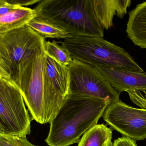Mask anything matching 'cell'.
Returning <instances> with one entry per match:
<instances>
[{
	"instance_id": "cell-20",
	"label": "cell",
	"mask_w": 146,
	"mask_h": 146,
	"mask_svg": "<svg viewBox=\"0 0 146 146\" xmlns=\"http://www.w3.org/2000/svg\"><path fill=\"white\" fill-rule=\"evenodd\" d=\"M111 146H138L136 141L130 138L123 136L114 141Z\"/></svg>"
},
{
	"instance_id": "cell-22",
	"label": "cell",
	"mask_w": 146,
	"mask_h": 146,
	"mask_svg": "<svg viewBox=\"0 0 146 146\" xmlns=\"http://www.w3.org/2000/svg\"><path fill=\"white\" fill-rule=\"evenodd\" d=\"M0 134H4L3 129L1 125H0Z\"/></svg>"
},
{
	"instance_id": "cell-13",
	"label": "cell",
	"mask_w": 146,
	"mask_h": 146,
	"mask_svg": "<svg viewBox=\"0 0 146 146\" xmlns=\"http://www.w3.org/2000/svg\"><path fill=\"white\" fill-rule=\"evenodd\" d=\"M36 16L33 9L16 6L12 10L0 14V34L27 25Z\"/></svg>"
},
{
	"instance_id": "cell-11",
	"label": "cell",
	"mask_w": 146,
	"mask_h": 146,
	"mask_svg": "<svg viewBox=\"0 0 146 146\" xmlns=\"http://www.w3.org/2000/svg\"><path fill=\"white\" fill-rule=\"evenodd\" d=\"M126 31L135 45L146 49V1L129 13Z\"/></svg>"
},
{
	"instance_id": "cell-19",
	"label": "cell",
	"mask_w": 146,
	"mask_h": 146,
	"mask_svg": "<svg viewBox=\"0 0 146 146\" xmlns=\"http://www.w3.org/2000/svg\"><path fill=\"white\" fill-rule=\"evenodd\" d=\"M127 93L133 103L139 106L141 109H146V98L140 91H128Z\"/></svg>"
},
{
	"instance_id": "cell-5",
	"label": "cell",
	"mask_w": 146,
	"mask_h": 146,
	"mask_svg": "<svg viewBox=\"0 0 146 146\" xmlns=\"http://www.w3.org/2000/svg\"><path fill=\"white\" fill-rule=\"evenodd\" d=\"M32 120L19 87L12 81L0 78V125L4 134L29 135Z\"/></svg>"
},
{
	"instance_id": "cell-16",
	"label": "cell",
	"mask_w": 146,
	"mask_h": 146,
	"mask_svg": "<svg viewBox=\"0 0 146 146\" xmlns=\"http://www.w3.org/2000/svg\"><path fill=\"white\" fill-rule=\"evenodd\" d=\"M44 49L45 55L57 62L64 66L68 67L73 61L71 54L68 50L57 42L45 41Z\"/></svg>"
},
{
	"instance_id": "cell-1",
	"label": "cell",
	"mask_w": 146,
	"mask_h": 146,
	"mask_svg": "<svg viewBox=\"0 0 146 146\" xmlns=\"http://www.w3.org/2000/svg\"><path fill=\"white\" fill-rule=\"evenodd\" d=\"M110 104L102 99L70 93L50 123L45 139L49 146H70L98 124Z\"/></svg>"
},
{
	"instance_id": "cell-9",
	"label": "cell",
	"mask_w": 146,
	"mask_h": 146,
	"mask_svg": "<svg viewBox=\"0 0 146 146\" xmlns=\"http://www.w3.org/2000/svg\"><path fill=\"white\" fill-rule=\"evenodd\" d=\"M94 67L119 93L128 91H146L145 72H133L104 66Z\"/></svg>"
},
{
	"instance_id": "cell-2",
	"label": "cell",
	"mask_w": 146,
	"mask_h": 146,
	"mask_svg": "<svg viewBox=\"0 0 146 146\" xmlns=\"http://www.w3.org/2000/svg\"><path fill=\"white\" fill-rule=\"evenodd\" d=\"M36 17L44 18L66 30L72 37H104L92 0H43L33 9Z\"/></svg>"
},
{
	"instance_id": "cell-8",
	"label": "cell",
	"mask_w": 146,
	"mask_h": 146,
	"mask_svg": "<svg viewBox=\"0 0 146 146\" xmlns=\"http://www.w3.org/2000/svg\"><path fill=\"white\" fill-rule=\"evenodd\" d=\"M0 41L6 46L10 55L13 81L21 62L36 50L42 47L45 40L26 25L0 34Z\"/></svg>"
},
{
	"instance_id": "cell-15",
	"label": "cell",
	"mask_w": 146,
	"mask_h": 146,
	"mask_svg": "<svg viewBox=\"0 0 146 146\" xmlns=\"http://www.w3.org/2000/svg\"><path fill=\"white\" fill-rule=\"evenodd\" d=\"M27 25L45 39L53 38L65 39L72 37L66 30L44 18L36 16Z\"/></svg>"
},
{
	"instance_id": "cell-10",
	"label": "cell",
	"mask_w": 146,
	"mask_h": 146,
	"mask_svg": "<svg viewBox=\"0 0 146 146\" xmlns=\"http://www.w3.org/2000/svg\"><path fill=\"white\" fill-rule=\"evenodd\" d=\"M96 18L104 29L108 30L113 25L114 16L123 19L131 6V0H92Z\"/></svg>"
},
{
	"instance_id": "cell-7",
	"label": "cell",
	"mask_w": 146,
	"mask_h": 146,
	"mask_svg": "<svg viewBox=\"0 0 146 146\" xmlns=\"http://www.w3.org/2000/svg\"><path fill=\"white\" fill-rule=\"evenodd\" d=\"M104 121L123 136L137 141L146 139V109L131 107L121 100L111 104L103 116Z\"/></svg>"
},
{
	"instance_id": "cell-14",
	"label": "cell",
	"mask_w": 146,
	"mask_h": 146,
	"mask_svg": "<svg viewBox=\"0 0 146 146\" xmlns=\"http://www.w3.org/2000/svg\"><path fill=\"white\" fill-rule=\"evenodd\" d=\"M112 129L104 124H97L81 138L77 146H111Z\"/></svg>"
},
{
	"instance_id": "cell-25",
	"label": "cell",
	"mask_w": 146,
	"mask_h": 146,
	"mask_svg": "<svg viewBox=\"0 0 146 146\" xmlns=\"http://www.w3.org/2000/svg\"></svg>"
},
{
	"instance_id": "cell-24",
	"label": "cell",
	"mask_w": 146,
	"mask_h": 146,
	"mask_svg": "<svg viewBox=\"0 0 146 146\" xmlns=\"http://www.w3.org/2000/svg\"><path fill=\"white\" fill-rule=\"evenodd\" d=\"M144 92H145V98H146V93L145 92V91Z\"/></svg>"
},
{
	"instance_id": "cell-23",
	"label": "cell",
	"mask_w": 146,
	"mask_h": 146,
	"mask_svg": "<svg viewBox=\"0 0 146 146\" xmlns=\"http://www.w3.org/2000/svg\"><path fill=\"white\" fill-rule=\"evenodd\" d=\"M5 2V0H0V4H3Z\"/></svg>"
},
{
	"instance_id": "cell-18",
	"label": "cell",
	"mask_w": 146,
	"mask_h": 146,
	"mask_svg": "<svg viewBox=\"0 0 146 146\" xmlns=\"http://www.w3.org/2000/svg\"><path fill=\"white\" fill-rule=\"evenodd\" d=\"M0 146H37L31 143L27 136H13L0 134Z\"/></svg>"
},
{
	"instance_id": "cell-21",
	"label": "cell",
	"mask_w": 146,
	"mask_h": 146,
	"mask_svg": "<svg viewBox=\"0 0 146 146\" xmlns=\"http://www.w3.org/2000/svg\"><path fill=\"white\" fill-rule=\"evenodd\" d=\"M6 1L9 4L24 7V6H28V5H32L35 3H38L41 1L40 0H10V1L6 0Z\"/></svg>"
},
{
	"instance_id": "cell-4",
	"label": "cell",
	"mask_w": 146,
	"mask_h": 146,
	"mask_svg": "<svg viewBox=\"0 0 146 146\" xmlns=\"http://www.w3.org/2000/svg\"><path fill=\"white\" fill-rule=\"evenodd\" d=\"M44 46L22 61L13 82L19 87L32 120L44 124L50 123L44 91Z\"/></svg>"
},
{
	"instance_id": "cell-17",
	"label": "cell",
	"mask_w": 146,
	"mask_h": 146,
	"mask_svg": "<svg viewBox=\"0 0 146 146\" xmlns=\"http://www.w3.org/2000/svg\"><path fill=\"white\" fill-rule=\"evenodd\" d=\"M0 78L12 80V65L7 48L0 41Z\"/></svg>"
},
{
	"instance_id": "cell-12",
	"label": "cell",
	"mask_w": 146,
	"mask_h": 146,
	"mask_svg": "<svg viewBox=\"0 0 146 146\" xmlns=\"http://www.w3.org/2000/svg\"><path fill=\"white\" fill-rule=\"evenodd\" d=\"M44 73L54 86L65 97L70 93V72L68 67L60 64L46 55Z\"/></svg>"
},
{
	"instance_id": "cell-6",
	"label": "cell",
	"mask_w": 146,
	"mask_h": 146,
	"mask_svg": "<svg viewBox=\"0 0 146 146\" xmlns=\"http://www.w3.org/2000/svg\"><path fill=\"white\" fill-rule=\"evenodd\" d=\"M70 93L85 95L113 103L120 100V94L92 65L73 60L68 66Z\"/></svg>"
},
{
	"instance_id": "cell-3",
	"label": "cell",
	"mask_w": 146,
	"mask_h": 146,
	"mask_svg": "<svg viewBox=\"0 0 146 146\" xmlns=\"http://www.w3.org/2000/svg\"><path fill=\"white\" fill-rule=\"evenodd\" d=\"M62 45L70 52L73 60L95 66L144 72L142 68L124 49L103 37H72L64 39Z\"/></svg>"
}]
</instances>
